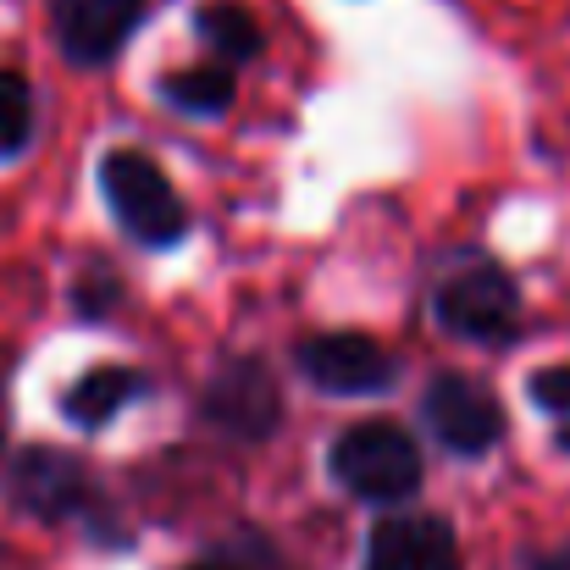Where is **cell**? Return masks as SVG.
<instances>
[{
    "label": "cell",
    "mask_w": 570,
    "mask_h": 570,
    "mask_svg": "<svg viewBox=\"0 0 570 570\" xmlns=\"http://www.w3.org/2000/svg\"><path fill=\"white\" fill-rule=\"evenodd\" d=\"M0 493H6V510H17L33 527L78 532L89 549H106V554L134 549V527L122 521L106 482L89 471L83 454L61 443H22L0 471Z\"/></svg>",
    "instance_id": "obj_1"
},
{
    "label": "cell",
    "mask_w": 570,
    "mask_h": 570,
    "mask_svg": "<svg viewBox=\"0 0 570 570\" xmlns=\"http://www.w3.org/2000/svg\"><path fill=\"white\" fill-rule=\"evenodd\" d=\"M95 189L106 216L117 222V233L128 244H139L145 255H173L194 238V210L178 194L173 173L139 150V145H111L95 161Z\"/></svg>",
    "instance_id": "obj_2"
},
{
    "label": "cell",
    "mask_w": 570,
    "mask_h": 570,
    "mask_svg": "<svg viewBox=\"0 0 570 570\" xmlns=\"http://www.w3.org/2000/svg\"><path fill=\"white\" fill-rule=\"evenodd\" d=\"M327 482L377 515L415 510V499L426 493V454H421L415 432L387 415L350 421L327 443Z\"/></svg>",
    "instance_id": "obj_3"
},
{
    "label": "cell",
    "mask_w": 570,
    "mask_h": 570,
    "mask_svg": "<svg viewBox=\"0 0 570 570\" xmlns=\"http://www.w3.org/2000/svg\"><path fill=\"white\" fill-rule=\"evenodd\" d=\"M426 316L443 338L471 350H510L527 333V294L515 272L493 255L454 261L426 288Z\"/></svg>",
    "instance_id": "obj_4"
},
{
    "label": "cell",
    "mask_w": 570,
    "mask_h": 570,
    "mask_svg": "<svg viewBox=\"0 0 570 570\" xmlns=\"http://www.w3.org/2000/svg\"><path fill=\"white\" fill-rule=\"evenodd\" d=\"M283 421H288V399H283V377L266 355H222L194 393V426H205L210 438L238 443V449L272 443L283 432Z\"/></svg>",
    "instance_id": "obj_5"
},
{
    "label": "cell",
    "mask_w": 570,
    "mask_h": 570,
    "mask_svg": "<svg viewBox=\"0 0 570 570\" xmlns=\"http://www.w3.org/2000/svg\"><path fill=\"white\" fill-rule=\"evenodd\" d=\"M415 415L426 426V438L438 443V454L460 460V465H476L488 460L504 438H510V410L499 399V387H488L471 372H432L421 399H415Z\"/></svg>",
    "instance_id": "obj_6"
},
{
    "label": "cell",
    "mask_w": 570,
    "mask_h": 570,
    "mask_svg": "<svg viewBox=\"0 0 570 570\" xmlns=\"http://www.w3.org/2000/svg\"><path fill=\"white\" fill-rule=\"evenodd\" d=\"M288 366L327 399H382L404 377L399 355L372 333H299Z\"/></svg>",
    "instance_id": "obj_7"
},
{
    "label": "cell",
    "mask_w": 570,
    "mask_h": 570,
    "mask_svg": "<svg viewBox=\"0 0 570 570\" xmlns=\"http://www.w3.org/2000/svg\"><path fill=\"white\" fill-rule=\"evenodd\" d=\"M150 22V0H45V33L78 72H106Z\"/></svg>",
    "instance_id": "obj_8"
},
{
    "label": "cell",
    "mask_w": 570,
    "mask_h": 570,
    "mask_svg": "<svg viewBox=\"0 0 570 570\" xmlns=\"http://www.w3.org/2000/svg\"><path fill=\"white\" fill-rule=\"evenodd\" d=\"M361 570H465L460 527L421 504L377 515L361 543Z\"/></svg>",
    "instance_id": "obj_9"
},
{
    "label": "cell",
    "mask_w": 570,
    "mask_h": 570,
    "mask_svg": "<svg viewBox=\"0 0 570 570\" xmlns=\"http://www.w3.org/2000/svg\"><path fill=\"white\" fill-rule=\"evenodd\" d=\"M150 393H156V382H150L145 366L95 361V366H83L78 377L56 393V410H61V421H67L72 432H89V438H95V432L117 426V415H122L128 404L150 399Z\"/></svg>",
    "instance_id": "obj_10"
},
{
    "label": "cell",
    "mask_w": 570,
    "mask_h": 570,
    "mask_svg": "<svg viewBox=\"0 0 570 570\" xmlns=\"http://www.w3.org/2000/svg\"><path fill=\"white\" fill-rule=\"evenodd\" d=\"M150 95L189 122H216L238 106V72L216 61H189V67H161L150 78Z\"/></svg>",
    "instance_id": "obj_11"
},
{
    "label": "cell",
    "mask_w": 570,
    "mask_h": 570,
    "mask_svg": "<svg viewBox=\"0 0 570 570\" xmlns=\"http://www.w3.org/2000/svg\"><path fill=\"white\" fill-rule=\"evenodd\" d=\"M189 28H194V45L205 50V61L233 67V72L255 67L261 50H266V28H261V17L244 0H199Z\"/></svg>",
    "instance_id": "obj_12"
},
{
    "label": "cell",
    "mask_w": 570,
    "mask_h": 570,
    "mask_svg": "<svg viewBox=\"0 0 570 570\" xmlns=\"http://www.w3.org/2000/svg\"><path fill=\"white\" fill-rule=\"evenodd\" d=\"M67 311H72V322H83V327H111V322L128 311V283H122V272H117L106 255L78 261V272H72V283H67Z\"/></svg>",
    "instance_id": "obj_13"
},
{
    "label": "cell",
    "mask_w": 570,
    "mask_h": 570,
    "mask_svg": "<svg viewBox=\"0 0 570 570\" xmlns=\"http://www.w3.org/2000/svg\"><path fill=\"white\" fill-rule=\"evenodd\" d=\"M33 145H39V95L28 72L0 67V167L22 161Z\"/></svg>",
    "instance_id": "obj_14"
},
{
    "label": "cell",
    "mask_w": 570,
    "mask_h": 570,
    "mask_svg": "<svg viewBox=\"0 0 570 570\" xmlns=\"http://www.w3.org/2000/svg\"><path fill=\"white\" fill-rule=\"evenodd\" d=\"M527 404L549 421V438L554 449L570 460V361H554V366H538L527 377Z\"/></svg>",
    "instance_id": "obj_15"
},
{
    "label": "cell",
    "mask_w": 570,
    "mask_h": 570,
    "mask_svg": "<svg viewBox=\"0 0 570 570\" xmlns=\"http://www.w3.org/2000/svg\"><path fill=\"white\" fill-rule=\"evenodd\" d=\"M173 570H266V560H249L238 549H205V554H194V560H184Z\"/></svg>",
    "instance_id": "obj_16"
},
{
    "label": "cell",
    "mask_w": 570,
    "mask_h": 570,
    "mask_svg": "<svg viewBox=\"0 0 570 570\" xmlns=\"http://www.w3.org/2000/svg\"><path fill=\"white\" fill-rule=\"evenodd\" d=\"M521 570H570V543H560V549H532V554H521Z\"/></svg>",
    "instance_id": "obj_17"
}]
</instances>
